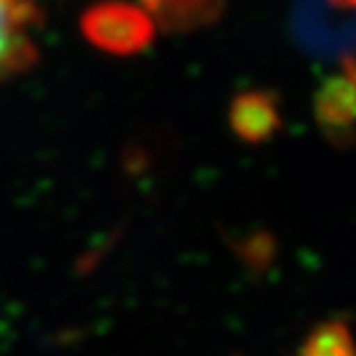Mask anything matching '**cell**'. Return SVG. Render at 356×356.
Segmentation results:
<instances>
[{
  "instance_id": "cell-7",
  "label": "cell",
  "mask_w": 356,
  "mask_h": 356,
  "mask_svg": "<svg viewBox=\"0 0 356 356\" xmlns=\"http://www.w3.org/2000/svg\"><path fill=\"white\" fill-rule=\"evenodd\" d=\"M347 76H350V79L354 81V86H356V58L352 60V63H347Z\"/></svg>"
},
{
  "instance_id": "cell-4",
  "label": "cell",
  "mask_w": 356,
  "mask_h": 356,
  "mask_svg": "<svg viewBox=\"0 0 356 356\" xmlns=\"http://www.w3.org/2000/svg\"><path fill=\"white\" fill-rule=\"evenodd\" d=\"M317 123L331 137H347L356 123V86L347 74L331 76L317 90Z\"/></svg>"
},
{
  "instance_id": "cell-2",
  "label": "cell",
  "mask_w": 356,
  "mask_h": 356,
  "mask_svg": "<svg viewBox=\"0 0 356 356\" xmlns=\"http://www.w3.org/2000/svg\"><path fill=\"white\" fill-rule=\"evenodd\" d=\"M40 21V10L33 0H0V81L35 65V28Z\"/></svg>"
},
{
  "instance_id": "cell-6",
  "label": "cell",
  "mask_w": 356,
  "mask_h": 356,
  "mask_svg": "<svg viewBox=\"0 0 356 356\" xmlns=\"http://www.w3.org/2000/svg\"><path fill=\"white\" fill-rule=\"evenodd\" d=\"M298 356H356V340L343 322H324L303 340Z\"/></svg>"
},
{
  "instance_id": "cell-3",
  "label": "cell",
  "mask_w": 356,
  "mask_h": 356,
  "mask_svg": "<svg viewBox=\"0 0 356 356\" xmlns=\"http://www.w3.org/2000/svg\"><path fill=\"white\" fill-rule=\"evenodd\" d=\"M229 125L248 144H261L280 130V111L273 95L250 90L238 95L229 106Z\"/></svg>"
},
{
  "instance_id": "cell-5",
  "label": "cell",
  "mask_w": 356,
  "mask_h": 356,
  "mask_svg": "<svg viewBox=\"0 0 356 356\" xmlns=\"http://www.w3.org/2000/svg\"><path fill=\"white\" fill-rule=\"evenodd\" d=\"M155 26L165 31H192L220 17L225 0H141Z\"/></svg>"
},
{
  "instance_id": "cell-1",
  "label": "cell",
  "mask_w": 356,
  "mask_h": 356,
  "mask_svg": "<svg viewBox=\"0 0 356 356\" xmlns=\"http://www.w3.org/2000/svg\"><path fill=\"white\" fill-rule=\"evenodd\" d=\"M81 33L90 44L116 56L139 54L155 38V21L137 5L106 0L92 5L81 17Z\"/></svg>"
}]
</instances>
